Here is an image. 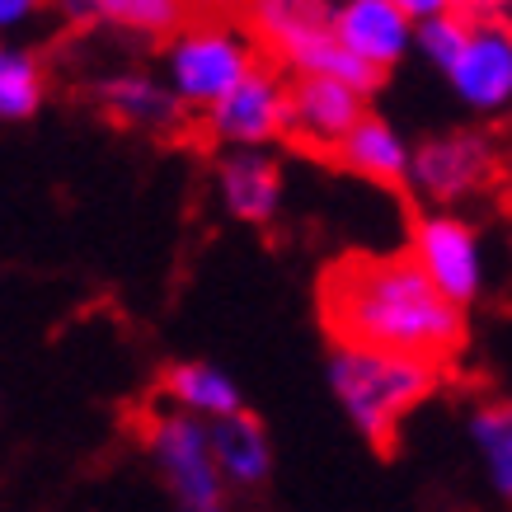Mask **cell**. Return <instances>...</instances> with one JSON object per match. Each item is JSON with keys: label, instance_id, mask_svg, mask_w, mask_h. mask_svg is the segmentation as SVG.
Returning <instances> with one entry per match:
<instances>
[{"label": "cell", "instance_id": "obj_1", "mask_svg": "<svg viewBox=\"0 0 512 512\" xmlns=\"http://www.w3.org/2000/svg\"><path fill=\"white\" fill-rule=\"evenodd\" d=\"M320 311L334 343L442 362L461 343V306H451L409 254H353L325 273Z\"/></svg>", "mask_w": 512, "mask_h": 512}, {"label": "cell", "instance_id": "obj_2", "mask_svg": "<svg viewBox=\"0 0 512 512\" xmlns=\"http://www.w3.org/2000/svg\"><path fill=\"white\" fill-rule=\"evenodd\" d=\"M433 362L404 353H376V348H348L334 343L329 353V390L339 400L343 419L367 442H390L400 423L433 395Z\"/></svg>", "mask_w": 512, "mask_h": 512}, {"label": "cell", "instance_id": "obj_3", "mask_svg": "<svg viewBox=\"0 0 512 512\" xmlns=\"http://www.w3.org/2000/svg\"><path fill=\"white\" fill-rule=\"evenodd\" d=\"M245 24L249 38L292 76H334L362 94H372L381 80L339 47L329 0H245Z\"/></svg>", "mask_w": 512, "mask_h": 512}, {"label": "cell", "instance_id": "obj_4", "mask_svg": "<svg viewBox=\"0 0 512 512\" xmlns=\"http://www.w3.org/2000/svg\"><path fill=\"white\" fill-rule=\"evenodd\" d=\"M254 38L221 19H198L179 29L165 43V85L179 94V104L193 113L217 109L221 99L259 71L254 62Z\"/></svg>", "mask_w": 512, "mask_h": 512}, {"label": "cell", "instance_id": "obj_5", "mask_svg": "<svg viewBox=\"0 0 512 512\" xmlns=\"http://www.w3.org/2000/svg\"><path fill=\"white\" fill-rule=\"evenodd\" d=\"M146 456H151L174 512H235V494L217 470L207 423L160 404L146 414Z\"/></svg>", "mask_w": 512, "mask_h": 512}, {"label": "cell", "instance_id": "obj_6", "mask_svg": "<svg viewBox=\"0 0 512 512\" xmlns=\"http://www.w3.org/2000/svg\"><path fill=\"white\" fill-rule=\"evenodd\" d=\"M287 123H292V80L273 66H259L217 109L202 113V132L221 151H268L273 141L287 137Z\"/></svg>", "mask_w": 512, "mask_h": 512}, {"label": "cell", "instance_id": "obj_7", "mask_svg": "<svg viewBox=\"0 0 512 512\" xmlns=\"http://www.w3.org/2000/svg\"><path fill=\"white\" fill-rule=\"evenodd\" d=\"M409 259L423 268V278L433 282L451 306H466V301L480 296L484 245H480V235H475L470 221L451 217V212H428V217L414 226Z\"/></svg>", "mask_w": 512, "mask_h": 512}, {"label": "cell", "instance_id": "obj_8", "mask_svg": "<svg viewBox=\"0 0 512 512\" xmlns=\"http://www.w3.org/2000/svg\"><path fill=\"white\" fill-rule=\"evenodd\" d=\"M489 179H494V151L475 132H447V137L423 141L409 165V188L437 207L475 198Z\"/></svg>", "mask_w": 512, "mask_h": 512}, {"label": "cell", "instance_id": "obj_9", "mask_svg": "<svg viewBox=\"0 0 512 512\" xmlns=\"http://www.w3.org/2000/svg\"><path fill=\"white\" fill-rule=\"evenodd\" d=\"M367 118V94L343 85L334 76H292V123L287 137L306 151H329L339 156L357 123Z\"/></svg>", "mask_w": 512, "mask_h": 512}, {"label": "cell", "instance_id": "obj_10", "mask_svg": "<svg viewBox=\"0 0 512 512\" xmlns=\"http://www.w3.org/2000/svg\"><path fill=\"white\" fill-rule=\"evenodd\" d=\"M419 24L404 15L395 0H334V38L348 57L386 76L414 52Z\"/></svg>", "mask_w": 512, "mask_h": 512}, {"label": "cell", "instance_id": "obj_11", "mask_svg": "<svg viewBox=\"0 0 512 512\" xmlns=\"http://www.w3.org/2000/svg\"><path fill=\"white\" fill-rule=\"evenodd\" d=\"M456 99L475 113L512 109V29L503 24H475L461 47V57L447 71Z\"/></svg>", "mask_w": 512, "mask_h": 512}, {"label": "cell", "instance_id": "obj_12", "mask_svg": "<svg viewBox=\"0 0 512 512\" xmlns=\"http://www.w3.org/2000/svg\"><path fill=\"white\" fill-rule=\"evenodd\" d=\"M94 99L113 123L132 132H174L184 123L179 94L165 85V76H151V71H113L94 85Z\"/></svg>", "mask_w": 512, "mask_h": 512}, {"label": "cell", "instance_id": "obj_13", "mask_svg": "<svg viewBox=\"0 0 512 512\" xmlns=\"http://www.w3.org/2000/svg\"><path fill=\"white\" fill-rule=\"evenodd\" d=\"M57 15L76 29H118L132 38H165L188 29V5L193 0H52Z\"/></svg>", "mask_w": 512, "mask_h": 512}, {"label": "cell", "instance_id": "obj_14", "mask_svg": "<svg viewBox=\"0 0 512 512\" xmlns=\"http://www.w3.org/2000/svg\"><path fill=\"white\" fill-rule=\"evenodd\" d=\"M217 193L221 207L231 212L235 221H273L282 202V170L268 151H226L217 160Z\"/></svg>", "mask_w": 512, "mask_h": 512}, {"label": "cell", "instance_id": "obj_15", "mask_svg": "<svg viewBox=\"0 0 512 512\" xmlns=\"http://www.w3.org/2000/svg\"><path fill=\"white\" fill-rule=\"evenodd\" d=\"M160 404L198 423H221L245 409L240 386L221 372L217 362H174L170 372L160 376Z\"/></svg>", "mask_w": 512, "mask_h": 512}, {"label": "cell", "instance_id": "obj_16", "mask_svg": "<svg viewBox=\"0 0 512 512\" xmlns=\"http://www.w3.org/2000/svg\"><path fill=\"white\" fill-rule=\"evenodd\" d=\"M207 433H212V456H217V470L231 484V494H254L273 470V442H268L264 423L240 409L231 419L207 423Z\"/></svg>", "mask_w": 512, "mask_h": 512}, {"label": "cell", "instance_id": "obj_17", "mask_svg": "<svg viewBox=\"0 0 512 512\" xmlns=\"http://www.w3.org/2000/svg\"><path fill=\"white\" fill-rule=\"evenodd\" d=\"M339 160L353 174L372 179V184H409V165H414V151L404 146V137L386 118H362V123L348 132V141L339 146Z\"/></svg>", "mask_w": 512, "mask_h": 512}, {"label": "cell", "instance_id": "obj_18", "mask_svg": "<svg viewBox=\"0 0 512 512\" xmlns=\"http://www.w3.org/2000/svg\"><path fill=\"white\" fill-rule=\"evenodd\" d=\"M47 99V71L38 52L0 38V123H24L43 109Z\"/></svg>", "mask_w": 512, "mask_h": 512}, {"label": "cell", "instance_id": "obj_19", "mask_svg": "<svg viewBox=\"0 0 512 512\" xmlns=\"http://www.w3.org/2000/svg\"><path fill=\"white\" fill-rule=\"evenodd\" d=\"M470 437H475V451H480L484 470H489V484L503 498H512V404L480 409L470 419Z\"/></svg>", "mask_w": 512, "mask_h": 512}, {"label": "cell", "instance_id": "obj_20", "mask_svg": "<svg viewBox=\"0 0 512 512\" xmlns=\"http://www.w3.org/2000/svg\"><path fill=\"white\" fill-rule=\"evenodd\" d=\"M470 29H475V19L461 15V10H451V15H437L428 24H419L414 33V52H423V62H433L442 76L451 71V62L461 57V47H466Z\"/></svg>", "mask_w": 512, "mask_h": 512}, {"label": "cell", "instance_id": "obj_21", "mask_svg": "<svg viewBox=\"0 0 512 512\" xmlns=\"http://www.w3.org/2000/svg\"><path fill=\"white\" fill-rule=\"evenodd\" d=\"M456 5L475 24H503V29H512V0H456Z\"/></svg>", "mask_w": 512, "mask_h": 512}, {"label": "cell", "instance_id": "obj_22", "mask_svg": "<svg viewBox=\"0 0 512 512\" xmlns=\"http://www.w3.org/2000/svg\"><path fill=\"white\" fill-rule=\"evenodd\" d=\"M38 10H43V0H0V38H10L15 29L33 24Z\"/></svg>", "mask_w": 512, "mask_h": 512}, {"label": "cell", "instance_id": "obj_23", "mask_svg": "<svg viewBox=\"0 0 512 512\" xmlns=\"http://www.w3.org/2000/svg\"><path fill=\"white\" fill-rule=\"evenodd\" d=\"M404 15L414 19V24H428V19H437V15H451V10H461L456 0H395Z\"/></svg>", "mask_w": 512, "mask_h": 512}]
</instances>
